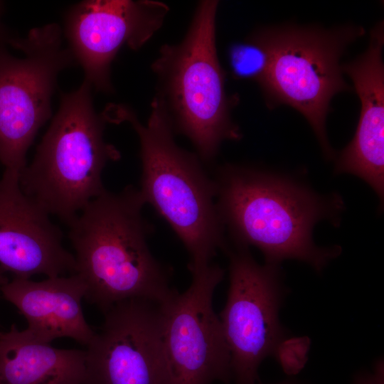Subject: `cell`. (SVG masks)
Instances as JSON below:
<instances>
[{"instance_id": "cell-3", "label": "cell", "mask_w": 384, "mask_h": 384, "mask_svg": "<svg viewBox=\"0 0 384 384\" xmlns=\"http://www.w3.org/2000/svg\"><path fill=\"white\" fill-rule=\"evenodd\" d=\"M108 122H129L139 137L142 162L139 192L145 203L172 228L186 248L188 269L211 263L228 246L215 203V186L198 155L180 147L166 114L153 100L146 124L122 105L105 109Z\"/></svg>"}, {"instance_id": "cell-12", "label": "cell", "mask_w": 384, "mask_h": 384, "mask_svg": "<svg viewBox=\"0 0 384 384\" xmlns=\"http://www.w3.org/2000/svg\"><path fill=\"white\" fill-rule=\"evenodd\" d=\"M49 214L21 189L19 175L0 179V267L14 277L75 274L74 255L63 246Z\"/></svg>"}, {"instance_id": "cell-1", "label": "cell", "mask_w": 384, "mask_h": 384, "mask_svg": "<svg viewBox=\"0 0 384 384\" xmlns=\"http://www.w3.org/2000/svg\"><path fill=\"white\" fill-rule=\"evenodd\" d=\"M213 181L217 210L233 245L256 247L266 264L297 260L317 272L341 253L340 246L313 240L319 222L337 225L340 196L321 195L289 176L245 165L225 164Z\"/></svg>"}, {"instance_id": "cell-13", "label": "cell", "mask_w": 384, "mask_h": 384, "mask_svg": "<svg viewBox=\"0 0 384 384\" xmlns=\"http://www.w3.org/2000/svg\"><path fill=\"white\" fill-rule=\"evenodd\" d=\"M383 22L370 31L366 51L342 65L361 101L356 133L336 159L335 173L350 174L366 181L380 201L384 195V46Z\"/></svg>"}, {"instance_id": "cell-10", "label": "cell", "mask_w": 384, "mask_h": 384, "mask_svg": "<svg viewBox=\"0 0 384 384\" xmlns=\"http://www.w3.org/2000/svg\"><path fill=\"white\" fill-rule=\"evenodd\" d=\"M85 350V384H171L162 338L160 304L118 302Z\"/></svg>"}, {"instance_id": "cell-11", "label": "cell", "mask_w": 384, "mask_h": 384, "mask_svg": "<svg viewBox=\"0 0 384 384\" xmlns=\"http://www.w3.org/2000/svg\"><path fill=\"white\" fill-rule=\"evenodd\" d=\"M152 0H87L74 5L65 33L75 60L91 87L110 92L111 64L124 46L137 50L161 27L169 11Z\"/></svg>"}, {"instance_id": "cell-14", "label": "cell", "mask_w": 384, "mask_h": 384, "mask_svg": "<svg viewBox=\"0 0 384 384\" xmlns=\"http://www.w3.org/2000/svg\"><path fill=\"white\" fill-rule=\"evenodd\" d=\"M86 285L78 274L35 282L14 277L0 289L26 319V331L45 343L67 337L87 346L95 331L85 320L82 299Z\"/></svg>"}, {"instance_id": "cell-5", "label": "cell", "mask_w": 384, "mask_h": 384, "mask_svg": "<svg viewBox=\"0 0 384 384\" xmlns=\"http://www.w3.org/2000/svg\"><path fill=\"white\" fill-rule=\"evenodd\" d=\"M91 88L84 80L78 90L62 95L32 162L19 175L22 191L67 224L105 190L102 171L120 158L104 139L108 121L95 110Z\"/></svg>"}, {"instance_id": "cell-7", "label": "cell", "mask_w": 384, "mask_h": 384, "mask_svg": "<svg viewBox=\"0 0 384 384\" xmlns=\"http://www.w3.org/2000/svg\"><path fill=\"white\" fill-rule=\"evenodd\" d=\"M8 43L23 56L12 55L0 43V162L5 171L20 175L37 132L51 116L58 75L76 62L56 23Z\"/></svg>"}, {"instance_id": "cell-21", "label": "cell", "mask_w": 384, "mask_h": 384, "mask_svg": "<svg viewBox=\"0 0 384 384\" xmlns=\"http://www.w3.org/2000/svg\"><path fill=\"white\" fill-rule=\"evenodd\" d=\"M255 384H263V383H261L260 382H258V383H257ZM272 384H299V383L288 380V381H282V382L272 383Z\"/></svg>"}, {"instance_id": "cell-17", "label": "cell", "mask_w": 384, "mask_h": 384, "mask_svg": "<svg viewBox=\"0 0 384 384\" xmlns=\"http://www.w3.org/2000/svg\"><path fill=\"white\" fill-rule=\"evenodd\" d=\"M311 347L306 336L285 338L277 346L274 357L287 375H297L306 366Z\"/></svg>"}, {"instance_id": "cell-16", "label": "cell", "mask_w": 384, "mask_h": 384, "mask_svg": "<svg viewBox=\"0 0 384 384\" xmlns=\"http://www.w3.org/2000/svg\"><path fill=\"white\" fill-rule=\"evenodd\" d=\"M228 57L233 77L262 85L270 64V52L262 43L251 35L245 41L233 44Z\"/></svg>"}, {"instance_id": "cell-15", "label": "cell", "mask_w": 384, "mask_h": 384, "mask_svg": "<svg viewBox=\"0 0 384 384\" xmlns=\"http://www.w3.org/2000/svg\"><path fill=\"white\" fill-rule=\"evenodd\" d=\"M0 384H85V350L55 348L13 324L0 331Z\"/></svg>"}, {"instance_id": "cell-9", "label": "cell", "mask_w": 384, "mask_h": 384, "mask_svg": "<svg viewBox=\"0 0 384 384\" xmlns=\"http://www.w3.org/2000/svg\"><path fill=\"white\" fill-rule=\"evenodd\" d=\"M161 304L162 338L171 384H229L230 356L213 297L224 270L210 263Z\"/></svg>"}, {"instance_id": "cell-6", "label": "cell", "mask_w": 384, "mask_h": 384, "mask_svg": "<svg viewBox=\"0 0 384 384\" xmlns=\"http://www.w3.org/2000/svg\"><path fill=\"white\" fill-rule=\"evenodd\" d=\"M366 33L361 26L331 28L285 24L262 28L252 36L270 54L267 77L260 87L267 106L285 105L299 112L316 134L324 156L334 152L326 132L332 98L351 90L343 78L341 58Z\"/></svg>"}, {"instance_id": "cell-18", "label": "cell", "mask_w": 384, "mask_h": 384, "mask_svg": "<svg viewBox=\"0 0 384 384\" xmlns=\"http://www.w3.org/2000/svg\"><path fill=\"white\" fill-rule=\"evenodd\" d=\"M352 384H384V363L378 359L370 371H362L354 375Z\"/></svg>"}, {"instance_id": "cell-19", "label": "cell", "mask_w": 384, "mask_h": 384, "mask_svg": "<svg viewBox=\"0 0 384 384\" xmlns=\"http://www.w3.org/2000/svg\"><path fill=\"white\" fill-rule=\"evenodd\" d=\"M3 10V3L0 1V17L2 14ZM11 38L6 32L4 31L1 22H0V43H4L8 41V40Z\"/></svg>"}, {"instance_id": "cell-2", "label": "cell", "mask_w": 384, "mask_h": 384, "mask_svg": "<svg viewBox=\"0 0 384 384\" xmlns=\"http://www.w3.org/2000/svg\"><path fill=\"white\" fill-rule=\"evenodd\" d=\"M139 190H105L68 225L76 272L84 281L85 299L102 312L127 299L164 304L177 291L171 272L151 254Z\"/></svg>"}, {"instance_id": "cell-20", "label": "cell", "mask_w": 384, "mask_h": 384, "mask_svg": "<svg viewBox=\"0 0 384 384\" xmlns=\"http://www.w3.org/2000/svg\"><path fill=\"white\" fill-rule=\"evenodd\" d=\"M7 282L9 279L5 275V272L0 267V289Z\"/></svg>"}, {"instance_id": "cell-4", "label": "cell", "mask_w": 384, "mask_h": 384, "mask_svg": "<svg viewBox=\"0 0 384 384\" xmlns=\"http://www.w3.org/2000/svg\"><path fill=\"white\" fill-rule=\"evenodd\" d=\"M218 1L198 2L185 37L163 45L151 68L156 81L154 98L173 129L185 135L202 162L211 163L225 140H240L231 112L238 98L228 95L225 74L217 53Z\"/></svg>"}, {"instance_id": "cell-8", "label": "cell", "mask_w": 384, "mask_h": 384, "mask_svg": "<svg viewBox=\"0 0 384 384\" xmlns=\"http://www.w3.org/2000/svg\"><path fill=\"white\" fill-rule=\"evenodd\" d=\"M230 286L219 319L235 384H255L262 362L287 338L279 321L284 287L279 265L257 263L249 247L228 245Z\"/></svg>"}]
</instances>
